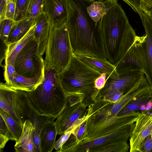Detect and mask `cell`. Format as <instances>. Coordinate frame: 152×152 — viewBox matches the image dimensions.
<instances>
[{
	"instance_id": "cell-16",
	"label": "cell",
	"mask_w": 152,
	"mask_h": 152,
	"mask_svg": "<svg viewBox=\"0 0 152 152\" xmlns=\"http://www.w3.org/2000/svg\"><path fill=\"white\" fill-rule=\"evenodd\" d=\"M34 20L35 23L34 37L38 42L39 54L42 56L48 43L50 22L47 15L43 12Z\"/></svg>"
},
{
	"instance_id": "cell-36",
	"label": "cell",
	"mask_w": 152,
	"mask_h": 152,
	"mask_svg": "<svg viewBox=\"0 0 152 152\" xmlns=\"http://www.w3.org/2000/svg\"><path fill=\"white\" fill-rule=\"evenodd\" d=\"M107 80V75L105 73H102L95 80L94 85L96 88L99 90L104 86Z\"/></svg>"
},
{
	"instance_id": "cell-17",
	"label": "cell",
	"mask_w": 152,
	"mask_h": 152,
	"mask_svg": "<svg viewBox=\"0 0 152 152\" xmlns=\"http://www.w3.org/2000/svg\"><path fill=\"white\" fill-rule=\"evenodd\" d=\"M152 100V88L150 86L134 97L117 114L118 116L125 115L138 110L146 111L148 103Z\"/></svg>"
},
{
	"instance_id": "cell-40",
	"label": "cell",
	"mask_w": 152,
	"mask_h": 152,
	"mask_svg": "<svg viewBox=\"0 0 152 152\" xmlns=\"http://www.w3.org/2000/svg\"><path fill=\"white\" fill-rule=\"evenodd\" d=\"M0 134H3L7 136L8 130L6 125L1 115L0 116Z\"/></svg>"
},
{
	"instance_id": "cell-25",
	"label": "cell",
	"mask_w": 152,
	"mask_h": 152,
	"mask_svg": "<svg viewBox=\"0 0 152 152\" xmlns=\"http://www.w3.org/2000/svg\"><path fill=\"white\" fill-rule=\"evenodd\" d=\"M86 120L76 128L62 147L56 152H69L79 141L86 129Z\"/></svg>"
},
{
	"instance_id": "cell-29",
	"label": "cell",
	"mask_w": 152,
	"mask_h": 152,
	"mask_svg": "<svg viewBox=\"0 0 152 152\" xmlns=\"http://www.w3.org/2000/svg\"><path fill=\"white\" fill-rule=\"evenodd\" d=\"M17 21L11 19H4L0 22V38L6 43L9 34Z\"/></svg>"
},
{
	"instance_id": "cell-34",
	"label": "cell",
	"mask_w": 152,
	"mask_h": 152,
	"mask_svg": "<svg viewBox=\"0 0 152 152\" xmlns=\"http://www.w3.org/2000/svg\"><path fill=\"white\" fill-rule=\"evenodd\" d=\"M73 131H70L65 132L56 142L54 146L56 151L62 147L68 139Z\"/></svg>"
},
{
	"instance_id": "cell-20",
	"label": "cell",
	"mask_w": 152,
	"mask_h": 152,
	"mask_svg": "<svg viewBox=\"0 0 152 152\" xmlns=\"http://www.w3.org/2000/svg\"><path fill=\"white\" fill-rule=\"evenodd\" d=\"M35 23H34L27 33L20 39L14 42L8 47L4 64L14 65L15 58L25 45L34 37Z\"/></svg>"
},
{
	"instance_id": "cell-41",
	"label": "cell",
	"mask_w": 152,
	"mask_h": 152,
	"mask_svg": "<svg viewBox=\"0 0 152 152\" xmlns=\"http://www.w3.org/2000/svg\"><path fill=\"white\" fill-rule=\"evenodd\" d=\"M9 140L6 135L0 134V150L4 148L8 141Z\"/></svg>"
},
{
	"instance_id": "cell-42",
	"label": "cell",
	"mask_w": 152,
	"mask_h": 152,
	"mask_svg": "<svg viewBox=\"0 0 152 152\" xmlns=\"http://www.w3.org/2000/svg\"><path fill=\"white\" fill-rule=\"evenodd\" d=\"M148 16L150 20L152 23V12L151 13L150 15Z\"/></svg>"
},
{
	"instance_id": "cell-27",
	"label": "cell",
	"mask_w": 152,
	"mask_h": 152,
	"mask_svg": "<svg viewBox=\"0 0 152 152\" xmlns=\"http://www.w3.org/2000/svg\"><path fill=\"white\" fill-rule=\"evenodd\" d=\"M45 0H30L25 17L34 19L43 12Z\"/></svg>"
},
{
	"instance_id": "cell-19",
	"label": "cell",
	"mask_w": 152,
	"mask_h": 152,
	"mask_svg": "<svg viewBox=\"0 0 152 152\" xmlns=\"http://www.w3.org/2000/svg\"><path fill=\"white\" fill-rule=\"evenodd\" d=\"M35 127L31 122L26 120L18 140L15 142L14 149L17 152H35L33 140V132Z\"/></svg>"
},
{
	"instance_id": "cell-8",
	"label": "cell",
	"mask_w": 152,
	"mask_h": 152,
	"mask_svg": "<svg viewBox=\"0 0 152 152\" xmlns=\"http://www.w3.org/2000/svg\"><path fill=\"white\" fill-rule=\"evenodd\" d=\"M44 65L59 74L69 63L73 52L66 23L56 26L50 23Z\"/></svg>"
},
{
	"instance_id": "cell-18",
	"label": "cell",
	"mask_w": 152,
	"mask_h": 152,
	"mask_svg": "<svg viewBox=\"0 0 152 152\" xmlns=\"http://www.w3.org/2000/svg\"><path fill=\"white\" fill-rule=\"evenodd\" d=\"M79 58L101 73L106 74L107 78L118 76L115 66L106 58L93 57L84 55L77 56Z\"/></svg>"
},
{
	"instance_id": "cell-31",
	"label": "cell",
	"mask_w": 152,
	"mask_h": 152,
	"mask_svg": "<svg viewBox=\"0 0 152 152\" xmlns=\"http://www.w3.org/2000/svg\"><path fill=\"white\" fill-rule=\"evenodd\" d=\"M124 95V94L123 91L115 90L108 92L101 97L110 102H115L120 99Z\"/></svg>"
},
{
	"instance_id": "cell-15",
	"label": "cell",
	"mask_w": 152,
	"mask_h": 152,
	"mask_svg": "<svg viewBox=\"0 0 152 152\" xmlns=\"http://www.w3.org/2000/svg\"><path fill=\"white\" fill-rule=\"evenodd\" d=\"M43 12L48 16L50 24L58 26L66 23V0H45Z\"/></svg>"
},
{
	"instance_id": "cell-22",
	"label": "cell",
	"mask_w": 152,
	"mask_h": 152,
	"mask_svg": "<svg viewBox=\"0 0 152 152\" xmlns=\"http://www.w3.org/2000/svg\"><path fill=\"white\" fill-rule=\"evenodd\" d=\"M34 21V19L28 17L17 21L9 34L6 42L7 45L9 46L21 39L28 31Z\"/></svg>"
},
{
	"instance_id": "cell-9",
	"label": "cell",
	"mask_w": 152,
	"mask_h": 152,
	"mask_svg": "<svg viewBox=\"0 0 152 152\" xmlns=\"http://www.w3.org/2000/svg\"><path fill=\"white\" fill-rule=\"evenodd\" d=\"M66 106L56 118L55 124L57 134L74 131L87 118L88 106L85 97L79 95L68 96Z\"/></svg>"
},
{
	"instance_id": "cell-6",
	"label": "cell",
	"mask_w": 152,
	"mask_h": 152,
	"mask_svg": "<svg viewBox=\"0 0 152 152\" xmlns=\"http://www.w3.org/2000/svg\"><path fill=\"white\" fill-rule=\"evenodd\" d=\"M101 74L73 53L69 63L59 76L66 96H84L88 106L92 102V95L97 90L95 87V80Z\"/></svg>"
},
{
	"instance_id": "cell-2",
	"label": "cell",
	"mask_w": 152,
	"mask_h": 152,
	"mask_svg": "<svg viewBox=\"0 0 152 152\" xmlns=\"http://www.w3.org/2000/svg\"><path fill=\"white\" fill-rule=\"evenodd\" d=\"M66 27L73 54L94 56L104 47L101 34L88 14L87 8L93 2L86 0H66Z\"/></svg>"
},
{
	"instance_id": "cell-30",
	"label": "cell",
	"mask_w": 152,
	"mask_h": 152,
	"mask_svg": "<svg viewBox=\"0 0 152 152\" xmlns=\"http://www.w3.org/2000/svg\"><path fill=\"white\" fill-rule=\"evenodd\" d=\"M138 152H152V132L141 142Z\"/></svg>"
},
{
	"instance_id": "cell-38",
	"label": "cell",
	"mask_w": 152,
	"mask_h": 152,
	"mask_svg": "<svg viewBox=\"0 0 152 152\" xmlns=\"http://www.w3.org/2000/svg\"><path fill=\"white\" fill-rule=\"evenodd\" d=\"M0 65L2 66V62L5 60L6 57V53L8 46L6 44L1 40Z\"/></svg>"
},
{
	"instance_id": "cell-37",
	"label": "cell",
	"mask_w": 152,
	"mask_h": 152,
	"mask_svg": "<svg viewBox=\"0 0 152 152\" xmlns=\"http://www.w3.org/2000/svg\"><path fill=\"white\" fill-rule=\"evenodd\" d=\"M40 136V133L34 129L33 132V140L35 152H42Z\"/></svg>"
},
{
	"instance_id": "cell-28",
	"label": "cell",
	"mask_w": 152,
	"mask_h": 152,
	"mask_svg": "<svg viewBox=\"0 0 152 152\" xmlns=\"http://www.w3.org/2000/svg\"><path fill=\"white\" fill-rule=\"evenodd\" d=\"M30 0H15L16 9L14 20L17 21L25 17Z\"/></svg>"
},
{
	"instance_id": "cell-39",
	"label": "cell",
	"mask_w": 152,
	"mask_h": 152,
	"mask_svg": "<svg viewBox=\"0 0 152 152\" xmlns=\"http://www.w3.org/2000/svg\"><path fill=\"white\" fill-rule=\"evenodd\" d=\"M7 0H0V22L5 19V13Z\"/></svg>"
},
{
	"instance_id": "cell-35",
	"label": "cell",
	"mask_w": 152,
	"mask_h": 152,
	"mask_svg": "<svg viewBox=\"0 0 152 152\" xmlns=\"http://www.w3.org/2000/svg\"><path fill=\"white\" fill-rule=\"evenodd\" d=\"M140 8L143 12L149 16L152 12V0H142Z\"/></svg>"
},
{
	"instance_id": "cell-32",
	"label": "cell",
	"mask_w": 152,
	"mask_h": 152,
	"mask_svg": "<svg viewBox=\"0 0 152 152\" xmlns=\"http://www.w3.org/2000/svg\"><path fill=\"white\" fill-rule=\"evenodd\" d=\"M15 9V0H7L5 13V19L14 20Z\"/></svg>"
},
{
	"instance_id": "cell-10",
	"label": "cell",
	"mask_w": 152,
	"mask_h": 152,
	"mask_svg": "<svg viewBox=\"0 0 152 152\" xmlns=\"http://www.w3.org/2000/svg\"><path fill=\"white\" fill-rule=\"evenodd\" d=\"M13 65L16 72L25 77L32 78L44 74V61L34 37L18 53Z\"/></svg>"
},
{
	"instance_id": "cell-26",
	"label": "cell",
	"mask_w": 152,
	"mask_h": 152,
	"mask_svg": "<svg viewBox=\"0 0 152 152\" xmlns=\"http://www.w3.org/2000/svg\"><path fill=\"white\" fill-rule=\"evenodd\" d=\"M87 12L96 25L106 13V8L104 1H94L87 8Z\"/></svg>"
},
{
	"instance_id": "cell-33",
	"label": "cell",
	"mask_w": 152,
	"mask_h": 152,
	"mask_svg": "<svg viewBox=\"0 0 152 152\" xmlns=\"http://www.w3.org/2000/svg\"><path fill=\"white\" fill-rule=\"evenodd\" d=\"M122 0L129 5L135 12L138 14L140 17L143 14V12L140 8L142 0Z\"/></svg>"
},
{
	"instance_id": "cell-7",
	"label": "cell",
	"mask_w": 152,
	"mask_h": 152,
	"mask_svg": "<svg viewBox=\"0 0 152 152\" xmlns=\"http://www.w3.org/2000/svg\"><path fill=\"white\" fill-rule=\"evenodd\" d=\"M140 17L145 34L141 37L137 36L133 44L120 63L135 65L141 70L152 88V23L144 12Z\"/></svg>"
},
{
	"instance_id": "cell-21",
	"label": "cell",
	"mask_w": 152,
	"mask_h": 152,
	"mask_svg": "<svg viewBox=\"0 0 152 152\" xmlns=\"http://www.w3.org/2000/svg\"><path fill=\"white\" fill-rule=\"evenodd\" d=\"M55 121L46 124L40 132L42 152H51L54 148L57 134Z\"/></svg>"
},
{
	"instance_id": "cell-13",
	"label": "cell",
	"mask_w": 152,
	"mask_h": 152,
	"mask_svg": "<svg viewBox=\"0 0 152 152\" xmlns=\"http://www.w3.org/2000/svg\"><path fill=\"white\" fill-rule=\"evenodd\" d=\"M140 113L129 137L130 152H138L142 141L152 132V111Z\"/></svg>"
},
{
	"instance_id": "cell-11",
	"label": "cell",
	"mask_w": 152,
	"mask_h": 152,
	"mask_svg": "<svg viewBox=\"0 0 152 152\" xmlns=\"http://www.w3.org/2000/svg\"><path fill=\"white\" fill-rule=\"evenodd\" d=\"M118 74L116 77H107L104 87L97 90L92 96L101 97L108 92L115 90L121 91L125 94L146 77L143 72L135 66Z\"/></svg>"
},
{
	"instance_id": "cell-4",
	"label": "cell",
	"mask_w": 152,
	"mask_h": 152,
	"mask_svg": "<svg viewBox=\"0 0 152 152\" xmlns=\"http://www.w3.org/2000/svg\"><path fill=\"white\" fill-rule=\"evenodd\" d=\"M32 104L41 115L55 119L67 102L59 74L44 65V78L42 83L31 92H26Z\"/></svg>"
},
{
	"instance_id": "cell-24",
	"label": "cell",
	"mask_w": 152,
	"mask_h": 152,
	"mask_svg": "<svg viewBox=\"0 0 152 152\" xmlns=\"http://www.w3.org/2000/svg\"><path fill=\"white\" fill-rule=\"evenodd\" d=\"M129 148L127 141L119 140L93 147L88 152H127Z\"/></svg>"
},
{
	"instance_id": "cell-14",
	"label": "cell",
	"mask_w": 152,
	"mask_h": 152,
	"mask_svg": "<svg viewBox=\"0 0 152 152\" xmlns=\"http://www.w3.org/2000/svg\"><path fill=\"white\" fill-rule=\"evenodd\" d=\"M134 125L77 144L70 150L69 152H88L91 148L106 143L119 140L127 141L132 132Z\"/></svg>"
},
{
	"instance_id": "cell-5",
	"label": "cell",
	"mask_w": 152,
	"mask_h": 152,
	"mask_svg": "<svg viewBox=\"0 0 152 152\" xmlns=\"http://www.w3.org/2000/svg\"><path fill=\"white\" fill-rule=\"evenodd\" d=\"M0 108L23 126L26 120L30 121L39 133L47 124L55 118L40 115L32 104L27 93L14 89L7 84H0Z\"/></svg>"
},
{
	"instance_id": "cell-23",
	"label": "cell",
	"mask_w": 152,
	"mask_h": 152,
	"mask_svg": "<svg viewBox=\"0 0 152 152\" xmlns=\"http://www.w3.org/2000/svg\"><path fill=\"white\" fill-rule=\"evenodd\" d=\"M0 115L7 126L8 130L7 136L9 140L15 142L18 141L22 134L23 126L1 108Z\"/></svg>"
},
{
	"instance_id": "cell-1",
	"label": "cell",
	"mask_w": 152,
	"mask_h": 152,
	"mask_svg": "<svg viewBox=\"0 0 152 152\" xmlns=\"http://www.w3.org/2000/svg\"><path fill=\"white\" fill-rule=\"evenodd\" d=\"M106 14L97 26L103 39L106 58L115 65L123 59L137 35L118 0H105Z\"/></svg>"
},
{
	"instance_id": "cell-12",
	"label": "cell",
	"mask_w": 152,
	"mask_h": 152,
	"mask_svg": "<svg viewBox=\"0 0 152 152\" xmlns=\"http://www.w3.org/2000/svg\"><path fill=\"white\" fill-rule=\"evenodd\" d=\"M3 68L5 83L16 90L32 91L42 83L44 78V74L32 78L20 75L15 72L13 65L4 64Z\"/></svg>"
},
{
	"instance_id": "cell-43",
	"label": "cell",
	"mask_w": 152,
	"mask_h": 152,
	"mask_svg": "<svg viewBox=\"0 0 152 152\" xmlns=\"http://www.w3.org/2000/svg\"><path fill=\"white\" fill-rule=\"evenodd\" d=\"M92 2L94 1H104L105 0H86Z\"/></svg>"
},
{
	"instance_id": "cell-3",
	"label": "cell",
	"mask_w": 152,
	"mask_h": 152,
	"mask_svg": "<svg viewBox=\"0 0 152 152\" xmlns=\"http://www.w3.org/2000/svg\"><path fill=\"white\" fill-rule=\"evenodd\" d=\"M88 107L86 129L79 144L134 125L140 112H132L118 116V113L127 103L122 96L113 102L102 97H92Z\"/></svg>"
}]
</instances>
